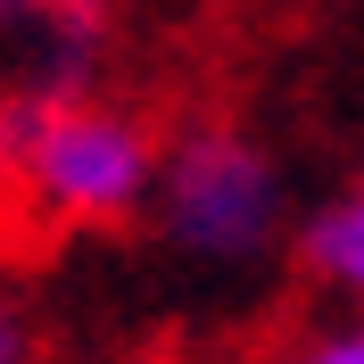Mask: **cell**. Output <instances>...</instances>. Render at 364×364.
Wrapping results in <instances>:
<instances>
[{
	"label": "cell",
	"instance_id": "1",
	"mask_svg": "<svg viewBox=\"0 0 364 364\" xmlns=\"http://www.w3.org/2000/svg\"><path fill=\"white\" fill-rule=\"evenodd\" d=\"M141 215L158 224L166 249L199 257V265H249L282 240V166L249 124L191 116L158 133V174H149Z\"/></svg>",
	"mask_w": 364,
	"mask_h": 364
},
{
	"label": "cell",
	"instance_id": "2",
	"mask_svg": "<svg viewBox=\"0 0 364 364\" xmlns=\"http://www.w3.org/2000/svg\"><path fill=\"white\" fill-rule=\"evenodd\" d=\"M124 0H0V108L100 91Z\"/></svg>",
	"mask_w": 364,
	"mask_h": 364
},
{
	"label": "cell",
	"instance_id": "3",
	"mask_svg": "<svg viewBox=\"0 0 364 364\" xmlns=\"http://www.w3.org/2000/svg\"><path fill=\"white\" fill-rule=\"evenodd\" d=\"M298 265H306V282H323V290L364 306V182H340L298 224Z\"/></svg>",
	"mask_w": 364,
	"mask_h": 364
},
{
	"label": "cell",
	"instance_id": "4",
	"mask_svg": "<svg viewBox=\"0 0 364 364\" xmlns=\"http://www.w3.org/2000/svg\"><path fill=\"white\" fill-rule=\"evenodd\" d=\"M290 364H364V315H356V323H331V331L306 340Z\"/></svg>",
	"mask_w": 364,
	"mask_h": 364
}]
</instances>
